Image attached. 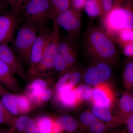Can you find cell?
Masks as SVG:
<instances>
[{
  "mask_svg": "<svg viewBox=\"0 0 133 133\" xmlns=\"http://www.w3.org/2000/svg\"><path fill=\"white\" fill-rule=\"evenodd\" d=\"M39 30L31 24L23 22L16 30L13 41L14 50L22 64H29L32 47Z\"/></svg>",
  "mask_w": 133,
  "mask_h": 133,
  "instance_id": "277c9868",
  "label": "cell"
},
{
  "mask_svg": "<svg viewBox=\"0 0 133 133\" xmlns=\"http://www.w3.org/2000/svg\"><path fill=\"white\" fill-rule=\"evenodd\" d=\"M9 5L8 3L6 0H0V13L6 9Z\"/></svg>",
  "mask_w": 133,
  "mask_h": 133,
  "instance_id": "60d3db41",
  "label": "cell"
},
{
  "mask_svg": "<svg viewBox=\"0 0 133 133\" xmlns=\"http://www.w3.org/2000/svg\"><path fill=\"white\" fill-rule=\"evenodd\" d=\"M84 9L88 16L91 18L102 17L103 7L101 0H86Z\"/></svg>",
  "mask_w": 133,
  "mask_h": 133,
  "instance_id": "e0dca14e",
  "label": "cell"
},
{
  "mask_svg": "<svg viewBox=\"0 0 133 133\" xmlns=\"http://www.w3.org/2000/svg\"><path fill=\"white\" fill-rule=\"evenodd\" d=\"M9 66L0 59V84L14 92L20 89L19 83Z\"/></svg>",
  "mask_w": 133,
  "mask_h": 133,
  "instance_id": "5bb4252c",
  "label": "cell"
},
{
  "mask_svg": "<svg viewBox=\"0 0 133 133\" xmlns=\"http://www.w3.org/2000/svg\"><path fill=\"white\" fill-rule=\"evenodd\" d=\"M0 99L8 111L14 117H17L19 115L17 107V95L8 91L5 88L0 92Z\"/></svg>",
  "mask_w": 133,
  "mask_h": 133,
  "instance_id": "2e32d148",
  "label": "cell"
},
{
  "mask_svg": "<svg viewBox=\"0 0 133 133\" xmlns=\"http://www.w3.org/2000/svg\"><path fill=\"white\" fill-rule=\"evenodd\" d=\"M0 133H14L10 129H0Z\"/></svg>",
  "mask_w": 133,
  "mask_h": 133,
  "instance_id": "b9f144b4",
  "label": "cell"
},
{
  "mask_svg": "<svg viewBox=\"0 0 133 133\" xmlns=\"http://www.w3.org/2000/svg\"><path fill=\"white\" fill-rule=\"evenodd\" d=\"M3 86V85H2L1 84H0V90H1V89L2 88Z\"/></svg>",
  "mask_w": 133,
  "mask_h": 133,
  "instance_id": "ee69618b",
  "label": "cell"
},
{
  "mask_svg": "<svg viewBox=\"0 0 133 133\" xmlns=\"http://www.w3.org/2000/svg\"><path fill=\"white\" fill-rule=\"evenodd\" d=\"M50 20L53 21L60 13L71 8L69 0H49Z\"/></svg>",
  "mask_w": 133,
  "mask_h": 133,
  "instance_id": "ac0fdd59",
  "label": "cell"
},
{
  "mask_svg": "<svg viewBox=\"0 0 133 133\" xmlns=\"http://www.w3.org/2000/svg\"><path fill=\"white\" fill-rule=\"evenodd\" d=\"M52 28L50 38L39 63L33 69L28 70L27 77L32 78H42L50 75L54 70L55 59L57 55L61 37L60 28L52 21Z\"/></svg>",
  "mask_w": 133,
  "mask_h": 133,
  "instance_id": "3957f363",
  "label": "cell"
},
{
  "mask_svg": "<svg viewBox=\"0 0 133 133\" xmlns=\"http://www.w3.org/2000/svg\"><path fill=\"white\" fill-rule=\"evenodd\" d=\"M6 1L9 4V2L10 1V0H6Z\"/></svg>",
  "mask_w": 133,
  "mask_h": 133,
  "instance_id": "bcb514c9",
  "label": "cell"
},
{
  "mask_svg": "<svg viewBox=\"0 0 133 133\" xmlns=\"http://www.w3.org/2000/svg\"><path fill=\"white\" fill-rule=\"evenodd\" d=\"M17 103L19 115L27 114L32 109V104L25 94L17 95Z\"/></svg>",
  "mask_w": 133,
  "mask_h": 133,
  "instance_id": "484cf974",
  "label": "cell"
},
{
  "mask_svg": "<svg viewBox=\"0 0 133 133\" xmlns=\"http://www.w3.org/2000/svg\"><path fill=\"white\" fill-rule=\"evenodd\" d=\"M79 119L81 124L87 127H90L98 120L92 113L87 111L82 113Z\"/></svg>",
  "mask_w": 133,
  "mask_h": 133,
  "instance_id": "f546056e",
  "label": "cell"
},
{
  "mask_svg": "<svg viewBox=\"0 0 133 133\" xmlns=\"http://www.w3.org/2000/svg\"><path fill=\"white\" fill-rule=\"evenodd\" d=\"M21 12L11 8L0 13V45L12 42L15 34L22 22Z\"/></svg>",
  "mask_w": 133,
  "mask_h": 133,
  "instance_id": "8992f818",
  "label": "cell"
},
{
  "mask_svg": "<svg viewBox=\"0 0 133 133\" xmlns=\"http://www.w3.org/2000/svg\"><path fill=\"white\" fill-rule=\"evenodd\" d=\"M71 8L77 10L81 11L84 8L86 0H69Z\"/></svg>",
  "mask_w": 133,
  "mask_h": 133,
  "instance_id": "8d00e7d4",
  "label": "cell"
},
{
  "mask_svg": "<svg viewBox=\"0 0 133 133\" xmlns=\"http://www.w3.org/2000/svg\"><path fill=\"white\" fill-rule=\"evenodd\" d=\"M53 21L66 31V38L75 43L82 25L81 11L71 8L59 14Z\"/></svg>",
  "mask_w": 133,
  "mask_h": 133,
  "instance_id": "52a82bcc",
  "label": "cell"
},
{
  "mask_svg": "<svg viewBox=\"0 0 133 133\" xmlns=\"http://www.w3.org/2000/svg\"><path fill=\"white\" fill-rule=\"evenodd\" d=\"M35 124L33 119L26 116H22L15 117L10 126V129L12 131L15 130L25 132L28 129Z\"/></svg>",
  "mask_w": 133,
  "mask_h": 133,
  "instance_id": "ffe728a7",
  "label": "cell"
},
{
  "mask_svg": "<svg viewBox=\"0 0 133 133\" xmlns=\"http://www.w3.org/2000/svg\"><path fill=\"white\" fill-rule=\"evenodd\" d=\"M54 70L62 74L69 71L67 63L64 58L58 52L55 59Z\"/></svg>",
  "mask_w": 133,
  "mask_h": 133,
  "instance_id": "f1b7e54d",
  "label": "cell"
},
{
  "mask_svg": "<svg viewBox=\"0 0 133 133\" xmlns=\"http://www.w3.org/2000/svg\"><path fill=\"white\" fill-rule=\"evenodd\" d=\"M48 86L47 82L42 78H34L27 87L25 95L32 105L38 106L41 105V96Z\"/></svg>",
  "mask_w": 133,
  "mask_h": 133,
  "instance_id": "4fadbf2b",
  "label": "cell"
},
{
  "mask_svg": "<svg viewBox=\"0 0 133 133\" xmlns=\"http://www.w3.org/2000/svg\"><path fill=\"white\" fill-rule=\"evenodd\" d=\"M120 114L126 119L133 112V98L128 93L124 94L119 101Z\"/></svg>",
  "mask_w": 133,
  "mask_h": 133,
  "instance_id": "d6986e66",
  "label": "cell"
},
{
  "mask_svg": "<svg viewBox=\"0 0 133 133\" xmlns=\"http://www.w3.org/2000/svg\"><path fill=\"white\" fill-rule=\"evenodd\" d=\"M55 99L62 107L71 109L81 103L77 96L75 87L67 83L57 92H55Z\"/></svg>",
  "mask_w": 133,
  "mask_h": 133,
  "instance_id": "7c38bea8",
  "label": "cell"
},
{
  "mask_svg": "<svg viewBox=\"0 0 133 133\" xmlns=\"http://www.w3.org/2000/svg\"><path fill=\"white\" fill-rule=\"evenodd\" d=\"M52 30L46 25L38 32L31 49L28 70L33 69L39 63L51 36Z\"/></svg>",
  "mask_w": 133,
  "mask_h": 133,
  "instance_id": "9c48e42d",
  "label": "cell"
},
{
  "mask_svg": "<svg viewBox=\"0 0 133 133\" xmlns=\"http://www.w3.org/2000/svg\"><path fill=\"white\" fill-rule=\"evenodd\" d=\"M104 83L94 87L91 100L93 105L110 109L114 103L115 96L111 87Z\"/></svg>",
  "mask_w": 133,
  "mask_h": 133,
  "instance_id": "30bf717a",
  "label": "cell"
},
{
  "mask_svg": "<svg viewBox=\"0 0 133 133\" xmlns=\"http://www.w3.org/2000/svg\"><path fill=\"white\" fill-rule=\"evenodd\" d=\"M133 90H132V95H131V96H132V97L133 98Z\"/></svg>",
  "mask_w": 133,
  "mask_h": 133,
  "instance_id": "f6af8a7d",
  "label": "cell"
},
{
  "mask_svg": "<svg viewBox=\"0 0 133 133\" xmlns=\"http://www.w3.org/2000/svg\"><path fill=\"white\" fill-rule=\"evenodd\" d=\"M58 52L64 58L70 70L75 64L77 59V50L75 43L67 38L61 39Z\"/></svg>",
  "mask_w": 133,
  "mask_h": 133,
  "instance_id": "9a60e30c",
  "label": "cell"
},
{
  "mask_svg": "<svg viewBox=\"0 0 133 133\" xmlns=\"http://www.w3.org/2000/svg\"><path fill=\"white\" fill-rule=\"evenodd\" d=\"M123 53L127 57L133 59V42L122 47Z\"/></svg>",
  "mask_w": 133,
  "mask_h": 133,
  "instance_id": "74e56055",
  "label": "cell"
},
{
  "mask_svg": "<svg viewBox=\"0 0 133 133\" xmlns=\"http://www.w3.org/2000/svg\"><path fill=\"white\" fill-rule=\"evenodd\" d=\"M29 1V0H10L9 5L11 6L12 8L17 10L21 12Z\"/></svg>",
  "mask_w": 133,
  "mask_h": 133,
  "instance_id": "836d02e7",
  "label": "cell"
},
{
  "mask_svg": "<svg viewBox=\"0 0 133 133\" xmlns=\"http://www.w3.org/2000/svg\"><path fill=\"white\" fill-rule=\"evenodd\" d=\"M52 92L51 88L47 87L42 93L41 96V105L48 102L52 96Z\"/></svg>",
  "mask_w": 133,
  "mask_h": 133,
  "instance_id": "d590c367",
  "label": "cell"
},
{
  "mask_svg": "<svg viewBox=\"0 0 133 133\" xmlns=\"http://www.w3.org/2000/svg\"><path fill=\"white\" fill-rule=\"evenodd\" d=\"M96 60L97 62L88 68L84 74V79L88 85L95 86L104 83L111 75V69L108 64Z\"/></svg>",
  "mask_w": 133,
  "mask_h": 133,
  "instance_id": "ba28073f",
  "label": "cell"
},
{
  "mask_svg": "<svg viewBox=\"0 0 133 133\" xmlns=\"http://www.w3.org/2000/svg\"><path fill=\"white\" fill-rule=\"evenodd\" d=\"M54 120L49 116L45 115L38 117L35 121L38 133H52Z\"/></svg>",
  "mask_w": 133,
  "mask_h": 133,
  "instance_id": "7402d4cb",
  "label": "cell"
},
{
  "mask_svg": "<svg viewBox=\"0 0 133 133\" xmlns=\"http://www.w3.org/2000/svg\"><path fill=\"white\" fill-rule=\"evenodd\" d=\"M122 47L133 42V29H123L119 31L114 38Z\"/></svg>",
  "mask_w": 133,
  "mask_h": 133,
  "instance_id": "cb8c5ba5",
  "label": "cell"
},
{
  "mask_svg": "<svg viewBox=\"0 0 133 133\" xmlns=\"http://www.w3.org/2000/svg\"><path fill=\"white\" fill-rule=\"evenodd\" d=\"M55 121L63 131L74 132L78 127V124L75 119L69 115H63L55 119Z\"/></svg>",
  "mask_w": 133,
  "mask_h": 133,
  "instance_id": "44dd1931",
  "label": "cell"
},
{
  "mask_svg": "<svg viewBox=\"0 0 133 133\" xmlns=\"http://www.w3.org/2000/svg\"><path fill=\"white\" fill-rule=\"evenodd\" d=\"M92 113L98 119L101 121L109 122L113 119L110 110L93 105L92 108Z\"/></svg>",
  "mask_w": 133,
  "mask_h": 133,
  "instance_id": "d4e9b609",
  "label": "cell"
},
{
  "mask_svg": "<svg viewBox=\"0 0 133 133\" xmlns=\"http://www.w3.org/2000/svg\"><path fill=\"white\" fill-rule=\"evenodd\" d=\"M124 85L127 90L133 87V59L128 60L124 66L123 71Z\"/></svg>",
  "mask_w": 133,
  "mask_h": 133,
  "instance_id": "603a6c76",
  "label": "cell"
},
{
  "mask_svg": "<svg viewBox=\"0 0 133 133\" xmlns=\"http://www.w3.org/2000/svg\"><path fill=\"white\" fill-rule=\"evenodd\" d=\"M101 20L102 28L113 40L121 30L133 29V0H123L121 4L113 6Z\"/></svg>",
  "mask_w": 133,
  "mask_h": 133,
  "instance_id": "7a4b0ae2",
  "label": "cell"
},
{
  "mask_svg": "<svg viewBox=\"0 0 133 133\" xmlns=\"http://www.w3.org/2000/svg\"><path fill=\"white\" fill-rule=\"evenodd\" d=\"M62 74L55 86V92H57L61 90L68 83L71 74V70Z\"/></svg>",
  "mask_w": 133,
  "mask_h": 133,
  "instance_id": "4dcf8cb0",
  "label": "cell"
},
{
  "mask_svg": "<svg viewBox=\"0 0 133 133\" xmlns=\"http://www.w3.org/2000/svg\"><path fill=\"white\" fill-rule=\"evenodd\" d=\"M25 133H39L38 129L37 128L36 125L35 124L31 126L28 129L26 130Z\"/></svg>",
  "mask_w": 133,
  "mask_h": 133,
  "instance_id": "ab89813d",
  "label": "cell"
},
{
  "mask_svg": "<svg viewBox=\"0 0 133 133\" xmlns=\"http://www.w3.org/2000/svg\"><path fill=\"white\" fill-rule=\"evenodd\" d=\"M15 118L5 108L0 99V124L10 126Z\"/></svg>",
  "mask_w": 133,
  "mask_h": 133,
  "instance_id": "83f0119b",
  "label": "cell"
},
{
  "mask_svg": "<svg viewBox=\"0 0 133 133\" xmlns=\"http://www.w3.org/2000/svg\"><path fill=\"white\" fill-rule=\"evenodd\" d=\"M127 128L129 133H133V112L125 119Z\"/></svg>",
  "mask_w": 133,
  "mask_h": 133,
  "instance_id": "f35d334b",
  "label": "cell"
},
{
  "mask_svg": "<svg viewBox=\"0 0 133 133\" xmlns=\"http://www.w3.org/2000/svg\"><path fill=\"white\" fill-rule=\"evenodd\" d=\"M0 59L9 66L15 74L26 79L27 74L24 71L22 64L21 63L14 49L8 44L0 45Z\"/></svg>",
  "mask_w": 133,
  "mask_h": 133,
  "instance_id": "8fae6325",
  "label": "cell"
},
{
  "mask_svg": "<svg viewBox=\"0 0 133 133\" xmlns=\"http://www.w3.org/2000/svg\"><path fill=\"white\" fill-rule=\"evenodd\" d=\"M20 16L23 22L40 30L50 20L49 0H29L21 11Z\"/></svg>",
  "mask_w": 133,
  "mask_h": 133,
  "instance_id": "5b68a950",
  "label": "cell"
},
{
  "mask_svg": "<svg viewBox=\"0 0 133 133\" xmlns=\"http://www.w3.org/2000/svg\"><path fill=\"white\" fill-rule=\"evenodd\" d=\"M123 0H114L113 6H117L121 4Z\"/></svg>",
  "mask_w": 133,
  "mask_h": 133,
  "instance_id": "7bdbcfd3",
  "label": "cell"
},
{
  "mask_svg": "<svg viewBox=\"0 0 133 133\" xmlns=\"http://www.w3.org/2000/svg\"><path fill=\"white\" fill-rule=\"evenodd\" d=\"M71 74L68 81V84L72 86H75L80 81L81 78V74L80 71L76 69H71Z\"/></svg>",
  "mask_w": 133,
  "mask_h": 133,
  "instance_id": "1f68e13d",
  "label": "cell"
},
{
  "mask_svg": "<svg viewBox=\"0 0 133 133\" xmlns=\"http://www.w3.org/2000/svg\"><path fill=\"white\" fill-rule=\"evenodd\" d=\"M106 130V127L102 122L98 120L90 127L91 133H103Z\"/></svg>",
  "mask_w": 133,
  "mask_h": 133,
  "instance_id": "d6a6232c",
  "label": "cell"
},
{
  "mask_svg": "<svg viewBox=\"0 0 133 133\" xmlns=\"http://www.w3.org/2000/svg\"><path fill=\"white\" fill-rule=\"evenodd\" d=\"M86 50L94 59L108 64L118 61V52L114 41L104 29L99 26L90 27L84 38Z\"/></svg>",
  "mask_w": 133,
  "mask_h": 133,
  "instance_id": "6da1fadb",
  "label": "cell"
},
{
  "mask_svg": "<svg viewBox=\"0 0 133 133\" xmlns=\"http://www.w3.org/2000/svg\"><path fill=\"white\" fill-rule=\"evenodd\" d=\"M103 7V14L101 19L104 17L112 8L114 0H101Z\"/></svg>",
  "mask_w": 133,
  "mask_h": 133,
  "instance_id": "e575fe53",
  "label": "cell"
},
{
  "mask_svg": "<svg viewBox=\"0 0 133 133\" xmlns=\"http://www.w3.org/2000/svg\"><path fill=\"white\" fill-rule=\"evenodd\" d=\"M76 94L79 102L87 101L91 99L92 89L89 86L82 84L75 87Z\"/></svg>",
  "mask_w": 133,
  "mask_h": 133,
  "instance_id": "4316f807",
  "label": "cell"
}]
</instances>
